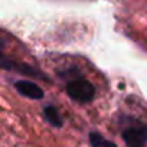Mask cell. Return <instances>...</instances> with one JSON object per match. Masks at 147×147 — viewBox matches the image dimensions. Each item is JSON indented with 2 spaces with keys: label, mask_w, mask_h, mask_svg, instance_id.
<instances>
[{
  "label": "cell",
  "mask_w": 147,
  "mask_h": 147,
  "mask_svg": "<svg viewBox=\"0 0 147 147\" xmlns=\"http://www.w3.org/2000/svg\"><path fill=\"white\" fill-rule=\"evenodd\" d=\"M66 94L74 101L85 104V102L92 101V98L95 95V88L87 80H74V81L68 82V85H66Z\"/></svg>",
  "instance_id": "cell-1"
},
{
  "label": "cell",
  "mask_w": 147,
  "mask_h": 147,
  "mask_svg": "<svg viewBox=\"0 0 147 147\" xmlns=\"http://www.w3.org/2000/svg\"><path fill=\"white\" fill-rule=\"evenodd\" d=\"M123 138L127 147H144L147 143V127L143 124L127 127L123 131Z\"/></svg>",
  "instance_id": "cell-2"
},
{
  "label": "cell",
  "mask_w": 147,
  "mask_h": 147,
  "mask_svg": "<svg viewBox=\"0 0 147 147\" xmlns=\"http://www.w3.org/2000/svg\"><path fill=\"white\" fill-rule=\"evenodd\" d=\"M15 87H16V90L22 95H25L28 98H32V100H40V98H43L42 88L39 85H36L35 82H30V81H18L15 84Z\"/></svg>",
  "instance_id": "cell-3"
},
{
  "label": "cell",
  "mask_w": 147,
  "mask_h": 147,
  "mask_svg": "<svg viewBox=\"0 0 147 147\" xmlns=\"http://www.w3.org/2000/svg\"><path fill=\"white\" fill-rule=\"evenodd\" d=\"M43 115H45V118H46V121L51 124V125H53V127H62V118H61V115L58 114V111H56V108L55 107H46L45 110H43Z\"/></svg>",
  "instance_id": "cell-4"
},
{
  "label": "cell",
  "mask_w": 147,
  "mask_h": 147,
  "mask_svg": "<svg viewBox=\"0 0 147 147\" xmlns=\"http://www.w3.org/2000/svg\"><path fill=\"white\" fill-rule=\"evenodd\" d=\"M90 141L92 144V147H117L113 141L104 138L100 133H90Z\"/></svg>",
  "instance_id": "cell-5"
},
{
  "label": "cell",
  "mask_w": 147,
  "mask_h": 147,
  "mask_svg": "<svg viewBox=\"0 0 147 147\" xmlns=\"http://www.w3.org/2000/svg\"><path fill=\"white\" fill-rule=\"evenodd\" d=\"M0 52H3V40L0 39Z\"/></svg>",
  "instance_id": "cell-6"
}]
</instances>
